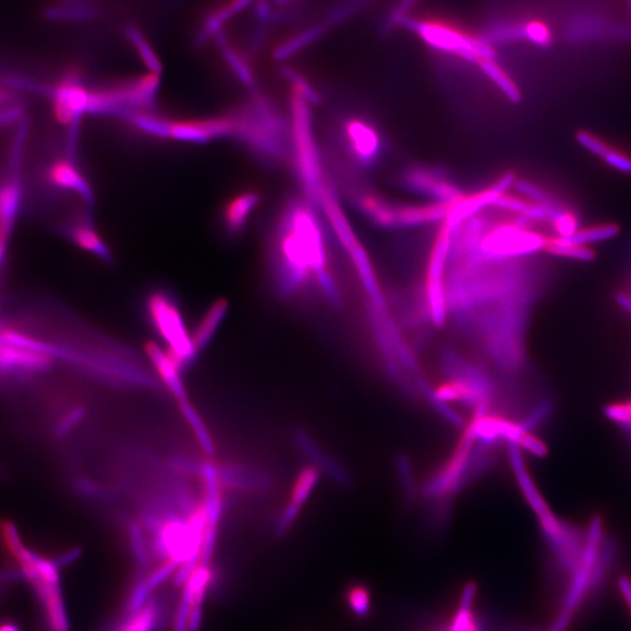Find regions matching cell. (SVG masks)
Masks as SVG:
<instances>
[{
    "mask_svg": "<svg viewBox=\"0 0 631 631\" xmlns=\"http://www.w3.org/2000/svg\"><path fill=\"white\" fill-rule=\"evenodd\" d=\"M524 41L532 45L546 49L553 45L554 34L550 23L539 17H524L523 21Z\"/></svg>",
    "mask_w": 631,
    "mask_h": 631,
    "instance_id": "obj_26",
    "label": "cell"
},
{
    "mask_svg": "<svg viewBox=\"0 0 631 631\" xmlns=\"http://www.w3.org/2000/svg\"><path fill=\"white\" fill-rule=\"evenodd\" d=\"M516 179L514 172H508L491 187L471 195H464L462 198L448 206L447 219L444 223L455 228L488 208L494 207L496 201L515 185Z\"/></svg>",
    "mask_w": 631,
    "mask_h": 631,
    "instance_id": "obj_13",
    "label": "cell"
},
{
    "mask_svg": "<svg viewBox=\"0 0 631 631\" xmlns=\"http://www.w3.org/2000/svg\"><path fill=\"white\" fill-rule=\"evenodd\" d=\"M401 184L409 192L431 200L432 204L451 206L465 195L444 169L437 167H412L401 175Z\"/></svg>",
    "mask_w": 631,
    "mask_h": 631,
    "instance_id": "obj_10",
    "label": "cell"
},
{
    "mask_svg": "<svg viewBox=\"0 0 631 631\" xmlns=\"http://www.w3.org/2000/svg\"><path fill=\"white\" fill-rule=\"evenodd\" d=\"M621 228L617 224H602L579 230L570 242L589 246L591 243L608 242L620 234Z\"/></svg>",
    "mask_w": 631,
    "mask_h": 631,
    "instance_id": "obj_27",
    "label": "cell"
},
{
    "mask_svg": "<svg viewBox=\"0 0 631 631\" xmlns=\"http://www.w3.org/2000/svg\"><path fill=\"white\" fill-rule=\"evenodd\" d=\"M14 92V90L10 89L9 87H6L0 81V110L18 104Z\"/></svg>",
    "mask_w": 631,
    "mask_h": 631,
    "instance_id": "obj_38",
    "label": "cell"
},
{
    "mask_svg": "<svg viewBox=\"0 0 631 631\" xmlns=\"http://www.w3.org/2000/svg\"><path fill=\"white\" fill-rule=\"evenodd\" d=\"M10 236L0 233V267L5 261L7 247H9Z\"/></svg>",
    "mask_w": 631,
    "mask_h": 631,
    "instance_id": "obj_39",
    "label": "cell"
},
{
    "mask_svg": "<svg viewBox=\"0 0 631 631\" xmlns=\"http://www.w3.org/2000/svg\"><path fill=\"white\" fill-rule=\"evenodd\" d=\"M545 251L560 258L577 260L581 262L594 261L595 252L589 246L570 242L568 239L551 238L546 240Z\"/></svg>",
    "mask_w": 631,
    "mask_h": 631,
    "instance_id": "obj_25",
    "label": "cell"
},
{
    "mask_svg": "<svg viewBox=\"0 0 631 631\" xmlns=\"http://www.w3.org/2000/svg\"><path fill=\"white\" fill-rule=\"evenodd\" d=\"M617 302L618 305H620L623 309L629 311L631 314V297L628 295L626 294H618L617 295Z\"/></svg>",
    "mask_w": 631,
    "mask_h": 631,
    "instance_id": "obj_41",
    "label": "cell"
},
{
    "mask_svg": "<svg viewBox=\"0 0 631 631\" xmlns=\"http://www.w3.org/2000/svg\"><path fill=\"white\" fill-rule=\"evenodd\" d=\"M235 120L234 137L255 155L278 163L287 156L290 145V122L263 95L256 93L248 104L232 110Z\"/></svg>",
    "mask_w": 631,
    "mask_h": 631,
    "instance_id": "obj_2",
    "label": "cell"
},
{
    "mask_svg": "<svg viewBox=\"0 0 631 631\" xmlns=\"http://www.w3.org/2000/svg\"><path fill=\"white\" fill-rule=\"evenodd\" d=\"M235 120L232 110L224 115L169 121L168 140L185 143L206 144L221 138H233Z\"/></svg>",
    "mask_w": 631,
    "mask_h": 631,
    "instance_id": "obj_12",
    "label": "cell"
},
{
    "mask_svg": "<svg viewBox=\"0 0 631 631\" xmlns=\"http://www.w3.org/2000/svg\"><path fill=\"white\" fill-rule=\"evenodd\" d=\"M23 203L21 176H12L0 183V233L11 236Z\"/></svg>",
    "mask_w": 631,
    "mask_h": 631,
    "instance_id": "obj_19",
    "label": "cell"
},
{
    "mask_svg": "<svg viewBox=\"0 0 631 631\" xmlns=\"http://www.w3.org/2000/svg\"><path fill=\"white\" fill-rule=\"evenodd\" d=\"M228 307L227 299L220 298L208 307V310L201 318L198 326L191 334L193 346L198 354L206 349L213 337L215 336L221 323L226 317Z\"/></svg>",
    "mask_w": 631,
    "mask_h": 631,
    "instance_id": "obj_20",
    "label": "cell"
},
{
    "mask_svg": "<svg viewBox=\"0 0 631 631\" xmlns=\"http://www.w3.org/2000/svg\"><path fill=\"white\" fill-rule=\"evenodd\" d=\"M515 187L518 189L520 195L526 197V199L532 201V203L543 205V206L553 208V210H562V208H565L553 196L550 195L546 189L531 183V181L516 179Z\"/></svg>",
    "mask_w": 631,
    "mask_h": 631,
    "instance_id": "obj_28",
    "label": "cell"
},
{
    "mask_svg": "<svg viewBox=\"0 0 631 631\" xmlns=\"http://www.w3.org/2000/svg\"><path fill=\"white\" fill-rule=\"evenodd\" d=\"M218 475L224 487L244 491L266 490L271 480L266 472L242 464H218Z\"/></svg>",
    "mask_w": 631,
    "mask_h": 631,
    "instance_id": "obj_18",
    "label": "cell"
},
{
    "mask_svg": "<svg viewBox=\"0 0 631 631\" xmlns=\"http://www.w3.org/2000/svg\"><path fill=\"white\" fill-rule=\"evenodd\" d=\"M562 631H631V589L594 577Z\"/></svg>",
    "mask_w": 631,
    "mask_h": 631,
    "instance_id": "obj_3",
    "label": "cell"
},
{
    "mask_svg": "<svg viewBox=\"0 0 631 631\" xmlns=\"http://www.w3.org/2000/svg\"><path fill=\"white\" fill-rule=\"evenodd\" d=\"M343 142L351 161L361 169H370L379 163L384 145L379 129L361 117H351L343 124Z\"/></svg>",
    "mask_w": 631,
    "mask_h": 631,
    "instance_id": "obj_11",
    "label": "cell"
},
{
    "mask_svg": "<svg viewBox=\"0 0 631 631\" xmlns=\"http://www.w3.org/2000/svg\"><path fill=\"white\" fill-rule=\"evenodd\" d=\"M147 309L157 333L167 342L168 350L187 368L196 361L198 352L193 346L191 333H188L178 305L173 301L172 296L156 290L148 297Z\"/></svg>",
    "mask_w": 631,
    "mask_h": 631,
    "instance_id": "obj_7",
    "label": "cell"
},
{
    "mask_svg": "<svg viewBox=\"0 0 631 631\" xmlns=\"http://www.w3.org/2000/svg\"><path fill=\"white\" fill-rule=\"evenodd\" d=\"M321 208L325 212L326 219L329 220L331 227L334 228V234L352 260L353 266L361 278L362 288H364L369 298L370 317L376 316L377 318H389L385 295L382 293L380 284H379L370 256L362 244L359 242L356 233L351 227L345 213L343 212L336 192L334 191L331 185H327L325 195L322 197Z\"/></svg>",
    "mask_w": 631,
    "mask_h": 631,
    "instance_id": "obj_5",
    "label": "cell"
},
{
    "mask_svg": "<svg viewBox=\"0 0 631 631\" xmlns=\"http://www.w3.org/2000/svg\"><path fill=\"white\" fill-rule=\"evenodd\" d=\"M558 238L570 239L579 231V221L574 213L563 210L558 213L557 216L551 221Z\"/></svg>",
    "mask_w": 631,
    "mask_h": 631,
    "instance_id": "obj_31",
    "label": "cell"
},
{
    "mask_svg": "<svg viewBox=\"0 0 631 631\" xmlns=\"http://www.w3.org/2000/svg\"><path fill=\"white\" fill-rule=\"evenodd\" d=\"M260 203L261 195L256 189H246L231 197L221 211V223L224 232L233 238L242 234Z\"/></svg>",
    "mask_w": 631,
    "mask_h": 631,
    "instance_id": "obj_16",
    "label": "cell"
},
{
    "mask_svg": "<svg viewBox=\"0 0 631 631\" xmlns=\"http://www.w3.org/2000/svg\"><path fill=\"white\" fill-rule=\"evenodd\" d=\"M189 607L185 599H181L178 613H177L175 631L188 630Z\"/></svg>",
    "mask_w": 631,
    "mask_h": 631,
    "instance_id": "obj_37",
    "label": "cell"
},
{
    "mask_svg": "<svg viewBox=\"0 0 631 631\" xmlns=\"http://www.w3.org/2000/svg\"><path fill=\"white\" fill-rule=\"evenodd\" d=\"M310 105L294 92L290 94V145L296 176L301 184L306 199L316 208L321 207V200L327 187L325 168L317 142L314 135L313 116Z\"/></svg>",
    "mask_w": 631,
    "mask_h": 631,
    "instance_id": "obj_4",
    "label": "cell"
},
{
    "mask_svg": "<svg viewBox=\"0 0 631 631\" xmlns=\"http://www.w3.org/2000/svg\"><path fill=\"white\" fill-rule=\"evenodd\" d=\"M145 352H147L150 361L152 362L158 377L163 380L165 388L171 392L177 404L181 405L189 401L184 384L185 365L180 359L171 351H165L152 342L145 345Z\"/></svg>",
    "mask_w": 631,
    "mask_h": 631,
    "instance_id": "obj_15",
    "label": "cell"
},
{
    "mask_svg": "<svg viewBox=\"0 0 631 631\" xmlns=\"http://www.w3.org/2000/svg\"><path fill=\"white\" fill-rule=\"evenodd\" d=\"M23 120V105L17 104L0 110V129L14 123H21Z\"/></svg>",
    "mask_w": 631,
    "mask_h": 631,
    "instance_id": "obj_35",
    "label": "cell"
},
{
    "mask_svg": "<svg viewBox=\"0 0 631 631\" xmlns=\"http://www.w3.org/2000/svg\"><path fill=\"white\" fill-rule=\"evenodd\" d=\"M409 29L427 43L433 50L461 60L475 63L482 59H496V47L485 41L480 33H473L447 19L442 18H407L404 22Z\"/></svg>",
    "mask_w": 631,
    "mask_h": 631,
    "instance_id": "obj_6",
    "label": "cell"
},
{
    "mask_svg": "<svg viewBox=\"0 0 631 631\" xmlns=\"http://www.w3.org/2000/svg\"><path fill=\"white\" fill-rule=\"evenodd\" d=\"M575 138H577L578 143L581 145L582 148H585L587 151L593 153V155L601 158V160L611 149L609 144H607L605 141L587 132V130H579Z\"/></svg>",
    "mask_w": 631,
    "mask_h": 631,
    "instance_id": "obj_32",
    "label": "cell"
},
{
    "mask_svg": "<svg viewBox=\"0 0 631 631\" xmlns=\"http://www.w3.org/2000/svg\"><path fill=\"white\" fill-rule=\"evenodd\" d=\"M157 618L156 607L144 606L143 608L133 613L132 618L125 622L118 631H152Z\"/></svg>",
    "mask_w": 631,
    "mask_h": 631,
    "instance_id": "obj_30",
    "label": "cell"
},
{
    "mask_svg": "<svg viewBox=\"0 0 631 631\" xmlns=\"http://www.w3.org/2000/svg\"><path fill=\"white\" fill-rule=\"evenodd\" d=\"M21 579H23L22 571L3 572V573H0V582L17 581V580Z\"/></svg>",
    "mask_w": 631,
    "mask_h": 631,
    "instance_id": "obj_40",
    "label": "cell"
},
{
    "mask_svg": "<svg viewBox=\"0 0 631 631\" xmlns=\"http://www.w3.org/2000/svg\"><path fill=\"white\" fill-rule=\"evenodd\" d=\"M567 37L572 41L593 42L608 39L628 38L629 31L603 14H582L572 19L567 25Z\"/></svg>",
    "mask_w": 631,
    "mask_h": 631,
    "instance_id": "obj_14",
    "label": "cell"
},
{
    "mask_svg": "<svg viewBox=\"0 0 631 631\" xmlns=\"http://www.w3.org/2000/svg\"><path fill=\"white\" fill-rule=\"evenodd\" d=\"M319 469L317 467H313V465H307V467L303 468L301 471L297 473L294 480L293 488H291L289 507L296 508V510L301 511V508L309 498L311 492L314 491L316 485H317L319 480Z\"/></svg>",
    "mask_w": 631,
    "mask_h": 631,
    "instance_id": "obj_23",
    "label": "cell"
},
{
    "mask_svg": "<svg viewBox=\"0 0 631 631\" xmlns=\"http://www.w3.org/2000/svg\"><path fill=\"white\" fill-rule=\"evenodd\" d=\"M47 179L54 187L77 193L86 203L93 204L94 192L89 181L69 158L53 161L47 169Z\"/></svg>",
    "mask_w": 631,
    "mask_h": 631,
    "instance_id": "obj_17",
    "label": "cell"
},
{
    "mask_svg": "<svg viewBox=\"0 0 631 631\" xmlns=\"http://www.w3.org/2000/svg\"><path fill=\"white\" fill-rule=\"evenodd\" d=\"M351 608L358 615H364L370 609L369 590L362 586H354L349 591Z\"/></svg>",
    "mask_w": 631,
    "mask_h": 631,
    "instance_id": "obj_33",
    "label": "cell"
},
{
    "mask_svg": "<svg viewBox=\"0 0 631 631\" xmlns=\"http://www.w3.org/2000/svg\"><path fill=\"white\" fill-rule=\"evenodd\" d=\"M419 0H400L399 5H397L393 14H390V23H404L408 18L410 10Z\"/></svg>",
    "mask_w": 631,
    "mask_h": 631,
    "instance_id": "obj_36",
    "label": "cell"
},
{
    "mask_svg": "<svg viewBox=\"0 0 631 631\" xmlns=\"http://www.w3.org/2000/svg\"><path fill=\"white\" fill-rule=\"evenodd\" d=\"M66 234L72 242L80 247L81 250L92 252L102 261L113 262L114 256L112 251L109 250L108 244L101 238L96 230L90 226L88 223H81L70 224L67 227Z\"/></svg>",
    "mask_w": 631,
    "mask_h": 631,
    "instance_id": "obj_21",
    "label": "cell"
},
{
    "mask_svg": "<svg viewBox=\"0 0 631 631\" xmlns=\"http://www.w3.org/2000/svg\"><path fill=\"white\" fill-rule=\"evenodd\" d=\"M452 238L453 227L445 223L442 224L425 270L424 305L427 317L436 326L444 325L448 318L444 279Z\"/></svg>",
    "mask_w": 631,
    "mask_h": 631,
    "instance_id": "obj_8",
    "label": "cell"
},
{
    "mask_svg": "<svg viewBox=\"0 0 631 631\" xmlns=\"http://www.w3.org/2000/svg\"><path fill=\"white\" fill-rule=\"evenodd\" d=\"M0 631H19L17 626L12 625H3L0 626Z\"/></svg>",
    "mask_w": 631,
    "mask_h": 631,
    "instance_id": "obj_42",
    "label": "cell"
},
{
    "mask_svg": "<svg viewBox=\"0 0 631 631\" xmlns=\"http://www.w3.org/2000/svg\"><path fill=\"white\" fill-rule=\"evenodd\" d=\"M178 407L181 416H184L189 428L192 429L193 435H195L196 440L198 441L203 452L206 453L207 456H212L213 453H215V441H213L211 433L208 431L206 425H205V422L201 419L198 410H197L195 406L189 401L178 405Z\"/></svg>",
    "mask_w": 631,
    "mask_h": 631,
    "instance_id": "obj_24",
    "label": "cell"
},
{
    "mask_svg": "<svg viewBox=\"0 0 631 631\" xmlns=\"http://www.w3.org/2000/svg\"><path fill=\"white\" fill-rule=\"evenodd\" d=\"M602 160H605L608 167L617 169V171L631 175V157L620 150L611 148L609 152L602 158Z\"/></svg>",
    "mask_w": 631,
    "mask_h": 631,
    "instance_id": "obj_34",
    "label": "cell"
},
{
    "mask_svg": "<svg viewBox=\"0 0 631 631\" xmlns=\"http://www.w3.org/2000/svg\"><path fill=\"white\" fill-rule=\"evenodd\" d=\"M30 123L26 118L18 123L14 143L10 151V169L12 176H21L23 158V149H25L27 137H29Z\"/></svg>",
    "mask_w": 631,
    "mask_h": 631,
    "instance_id": "obj_29",
    "label": "cell"
},
{
    "mask_svg": "<svg viewBox=\"0 0 631 631\" xmlns=\"http://www.w3.org/2000/svg\"><path fill=\"white\" fill-rule=\"evenodd\" d=\"M477 67L504 94L508 101L515 105L522 101V93H520L518 86L512 80L507 70H504L503 67L497 63L496 59H482L477 62Z\"/></svg>",
    "mask_w": 631,
    "mask_h": 631,
    "instance_id": "obj_22",
    "label": "cell"
},
{
    "mask_svg": "<svg viewBox=\"0 0 631 631\" xmlns=\"http://www.w3.org/2000/svg\"><path fill=\"white\" fill-rule=\"evenodd\" d=\"M314 205L306 199L288 201L276 221L270 248L276 291L293 297L315 283L331 305L341 303V290L329 270L326 238Z\"/></svg>",
    "mask_w": 631,
    "mask_h": 631,
    "instance_id": "obj_1",
    "label": "cell"
},
{
    "mask_svg": "<svg viewBox=\"0 0 631 631\" xmlns=\"http://www.w3.org/2000/svg\"><path fill=\"white\" fill-rule=\"evenodd\" d=\"M477 442L475 424L472 419L465 425L456 447L441 467L434 472L425 485V492L432 498L442 499L453 495L465 482L471 467L473 447Z\"/></svg>",
    "mask_w": 631,
    "mask_h": 631,
    "instance_id": "obj_9",
    "label": "cell"
}]
</instances>
